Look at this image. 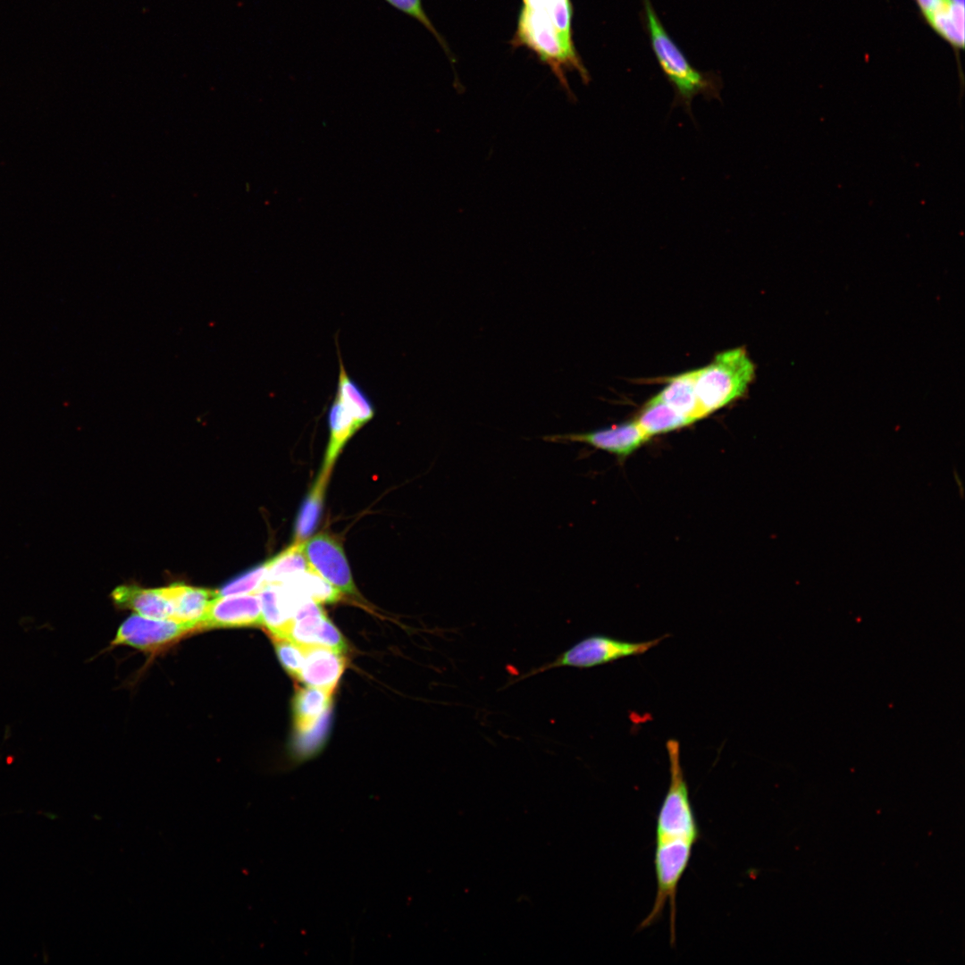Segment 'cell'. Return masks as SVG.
<instances>
[{"mask_svg":"<svg viewBox=\"0 0 965 965\" xmlns=\"http://www.w3.org/2000/svg\"><path fill=\"white\" fill-rule=\"evenodd\" d=\"M666 750L670 781L657 817L654 853L657 893L653 907L659 910L667 904L676 909L679 882L701 837L681 765L679 742L668 739Z\"/></svg>","mask_w":965,"mask_h":965,"instance_id":"obj_1","label":"cell"},{"mask_svg":"<svg viewBox=\"0 0 965 965\" xmlns=\"http://www.w3.org/2000/svg\"><path fill=\"white\" fill-rule=\"evenodd\" d=\"M572 19L570 0H522L512 40L515 46L533 51L566 89L567 71H576L585 83L590 80L574 45Z\"/></svg>","mask_w":965,"mask_h":965,"instance_id":"obj_2","label":"cell"},{"mask_svg":"<svg viewBox=\"0 0 965 965\" xmlns=\"http://www.w3.org/2000/svg\"><path fill=\"white\" fill-rule=\"evenodd\" d=\"M642 23L650 38L658 63L674 90L672 106H680L692 117V103L695 96L721 100L723 81L714 71H702L688 61L681 48L662 24L650 0H641Z\"/></svg>","mask_w":965,"mask_h":965,"instance_id":"obj_3","label":"cell"},{"mask_svg":"<svg viewBox=\"0 0 965 965\" xmlns=\"http://www.w3.org/2000/svg\"><path fill=\"white\" fill-rule=\"evenodd\" d=\"M337 351L339 375L328 410L329 441L322 467V471L329 474L347 442L375 415L372 399L348 373L339 347Z\"/></svg>","mask_w":965,"mask_h":965,"instance_id":"obj_4","label":"cell"},{"mask_svg":"<svg viewBox=\"0 0 965 965\" xmlns=\"http://www.w3.org/2000/svg\"><path fill=\"white\" fill-rule=\"evenodd\" d=\"M754 374L755 365L743 348L720 352L697 369L695 389L703 417L743 396Z\"/></svg>","mask_w":965,"mask_h":965,"instance_id":"obj_5","label":"cell"},{"mask_svg":"<svg viewBox=\"0 0 965 965\" xmlns=\"http://www.w3.org/2000/svg\"><path fill=\"white\" fill-rule=\"evenodd\" d=\"M666 635L644 642H628L605 634L588 635L559 653L554 659L534 667L512 683L559 667L591 668L631 656H639L657 646Z\"/></svg>","mask_w":965,"mask_h":965,"instance_id":"obj_6","label":"cell"},{"mask_svg":"<svg viewBox=\"0 0 965 965\" xmlns=\"http://www.w3.org/2000/svg\"><path fill=\"white\" fill-rule=\"evenodd\" d=\"M195 630V626L173 619L134 614L121 625L112 644L156 651Z\"/></svg>","mask_w":965,"mask_h":965,"instance_id":"obj_7","label":"cell"},{"mask_svg":"<svg viewBox=\"0 0 965 965\" xmlns=\"http://www.w3.org/2000/svg\"><path fill=\"white\" fill-rule=\"evenodd\" d=\"M303 551L311 569L340 592L357 594L345 553L334 538L319 533L303 542Z\"/></svg>","mask_w":965,"mask_h":965,"instance_id":"obj_8","label":"cell"},{"mask_svg":"<svg viewBox=\"0 0 965 965\" xmlns=\"http://www.w3.org/2000/svg\"><path fill=\"white\" fill-rule=\"evenodd\" d=\"M544 440L559 443H584L625 459L643 445L649 438L635 421H628L607 428L564 434L547 435Z\"/></svg>","mask_w":965,"mask_h":965,"instance_id":"obj_9","label":"cell"},{"mask_svg":"<svg viewBox=\"0 0 965 965\" xmlns=\"http://www.w3.org/2000/svg\"><path fill=\"white\" fill-rule=\"evenodd\" d=\"M261 600L257 593L217 596L197 630L262 625Z\"/></svg>","mask_w":965,"mask_h":965,"instance_id":"obj_10","label":"cell"},{"mask_svg":"<svg viewBox=\"0 0 965 965\" xmlns=\"http://www.w3.org/2000/svg\"><path fill=\"white\" fill-rule=\"evenodd\" d=\"M257 594L261 600L262 625L272 638H286L300 601L284 583H264Z\"/></svg>","mask_w":965,"mask_h":965,"instance_id":"obj_11","label":"cell"},{"mask_svg":"<svg viewBox=\"0 0 965 965\" xmlns=\"http://www.w3.org/2000/svg\"><path fill=\"white\" fill-rule=\"evenodd\" d=\"M303 648L304 663L298 680L333 693L346 666L343 652L319 645Z\"/></svg>","mask_w":965,"mask_h":965,"instance_id":"obj_12","label":"cell"},{"mask_svg":"<svg viewBox=\"0 0 965 965\" xmlns=\"http://www.w3.org/2000/svg\"><path fill=\"white\" fill-rule=\"evenodd\" d=\"M112 598L118 607L134 610L140 616L171 619L173 615V606L164 587L146 589L138 585H122L114 589Z\"/></svg>","mask_w":965,"mask_h":965,"instance_id":"obj_13","label":"cell"},{"mask_svg":"<svg viewBox=\"0 0 965 965\" xmlns=\"http://www.w3.org/2000/svg\"><path fill=\"white\" fill-rule=\"evenodd\" d=\"M164 590L173 606V615L171 619L191 625L196 627V630L210 603L218 596L217 591L180 583L164 587Z\"/></svg>","mask_w":965,"mask_h":965,"instance_id":"obj_14","label":"cell"},{"mask_svg":"<svg viewBox=\"0 0 965 965\" xmlns=\"http://www.w3.org/2000/svg\"><path fill=\"white\" fill-rule=\"evenodd\" d=\"M964 0H947L938 9L921 17L935 33L948 43L960 63V52L964 49Z\"/></svg>","mask_w":965,"mask_h":965,"instance_id":"obj_15","label":"cell"},{"mask_svg":"<svg viewBox=\"0 0 965 965\" xmlns=\"http://www.w3.org/2000/svg\"><path fill=\"white\" fill-rule=\"evenodd\" d=\"M695 378L696 370L673 376L654 398L696 422L703 415L696 393Z\"/></svg>","mask_w":965,"mask_h":965,"instance_id":"obj_16","label":"cell"},{"mask_svg":"<svg viewBox=\"0 0 965 965\" xmlns=\"http://www.w3.org/2000/svg\"><path fill=\"white\" fill-rule=\"evenodd\" d=\"M634 421L649 439L694 423L654 397L645 404Z\"/></svg>","mask_w":965,"mask_h":965,"instance_id":"obj_17","label":"cell"},{"mask_svg":"<svg viewBox=\"0 0 965 965\" xmlns=\"http://www.w3.org/2000/svg\"><path fill=\"white\" fill-rule=\"evenodd\" d=\"M331 694L313 686L298 688L292 702L295 730L312 726L331 707Z\"/></svg>","mask_w":965,"mask_h":965,"instance_id":"obj_18","label":"cell"},{"mask_svg":"<svg viewBox=\"0 0 965 965\" xmlns=\"http://www.w3.org/2000/svg\"><path fill=\"white\" fill-rule=\"evenodd\" d=\"M330 474L323 471L304 499L294 526V541L304 542L315 530L322 514L323 496Z\"/></svg>","mask_w":965,"mask_h":965,"instance_id":"obj_19","label":"cell"},{"mask_svg":"<svg viewBox=\"0 0 965 965\" xmlns=\"http://www.w3.org/2000/svg\"><path fill=\"white\" fill-rule=\"evenodd\" d=\"M264 583H281L291 577L310 569L303 551V542H293L265 562Z\"/></svg>","mask_w":965,"mask_h":965,"instance_id":"obj_20","label":"cell"},{"mask_svg":"<svg viewBox=\"0 0 965 965\" xmlns=\"http://www.w3.org/2000/svg\"><path fill=\"white\" fill-rule=\"evenodd\" d=\"M331 707H330L312 726L295 730L291 751L293 758L303 761L314 757L324 744L331 725Z\"/></svg>","mask_w":965,"mask_h":965,"instance_id":"obj_21","label":"cell"},{"mask_svg":"<svg viewBox=\"0 0 965 965\" xmlns=\"http://www.w3.org/2000/svg\"><path fill=\"white\" fill-rule=\"evenodd\" d=\"M285 583L291 584L304 598L318 603H333L341 598L338 589L311 568L291 577Z\"/></svg>","mask_w":965,"mask_h":965,"instance_id":"obj_22","label":"cell"},{"mask_svg":"<svg viewBox=\"0 0 965 965\" xmlns=\"http://www.w3.org/2000/svg\"><path fill=\"white\" fill-rule=\"evenodd\" d=\"M265 563L256 566L224 583L217 591L218 596L257 593L264 583Z\"/></svg>","mask_w":965,"mask_h":965,"instance_id":"obj_23","label":"cell"},{"mask_svg":"<svg viewBox=\"0 0 965 965\" xmlns=\"http://www.w3.org/2000/svg\"><path fill=\"white\" fill-rule=\"evenodd\" d=\"M278 659L286 672L298 679L304 663L303 646L287 638H272Z\"/></svg>","mask_w":965,"mask_h":965,"instance_id":"obj_24","label":"cell"},{"mask_svg":"<svg viewBox=\"0 0 965 965\" xmlns=\"http://www.w3.org/2000/svg\"><path fill=\"white\" fill-rule=\"evenodd\" d=\"M398 11L415 19L432 33L441 46L445 53L452 59L451 52L443 37L438 32L430 18L427 16L422 4V0H384Z\"/></svg>","mask_w":965,"mask_h":965,"instance_id":"obj_25","label":"cell"},{"mask_svg":"<svg viewBox=\"0 0 965 965\" xmlns=\"http://www.w3.org/2000/svg\"><path fill=\"white\" fill-rule=\"evenodd\" d=\"M919 9L920 17L934 12L945 4L947 0H914Z\"/></svg>","mask_w":965,"mask_h":965,"instance_id":"obj_26","label":"cell"}]
</instances>
